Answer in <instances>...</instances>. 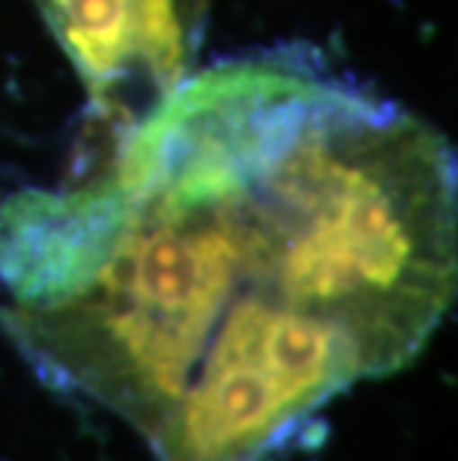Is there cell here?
Masks as SVG:
<instances>
[{
	"instance_id": "1",
	"label": "cell",
	"mask_w": 458,
	"mask_h": 461,
	"mask_svg": "<svg viewBox=\"0 0 458 461\" xmlns=\"http://www.w3.org/2000/svg\"><path fill=\"white\" fill-rule=\"evenodd\" d=\"M455 283L453 143L310 48L202 68L84 182L0 194V328L158 461H262L420 357Z\"/></svg>"
},
{
	"instance_id": "2",
	"label": "cell",
	"mask_w": 458,
	"mask_h": 461,
	"mask_svg": "<svg viewBox=\"0 0 458 461\" xmlns=\"http://www.w3.org/2000/svg\"><path fill=\"white\" fill-rule=\"evenodd\" d=\"M113 137L193 75L209 0H33Z\"/></svg>"
}]
</instances>
